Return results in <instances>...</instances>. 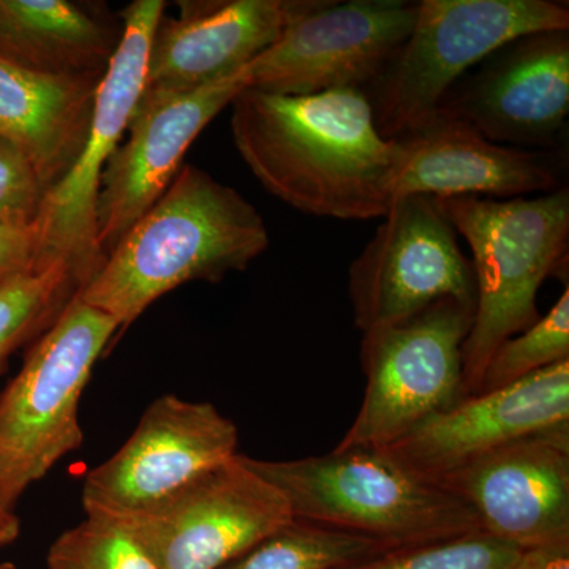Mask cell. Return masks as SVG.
<instances>
[{
	"label": "cell",
	"instance_id": "1",
	"mask_svg": "<svg viewBox=\"0 0 569 569\" xmlns=\"http://www.w3.org/2000/svg\"><path fill=\"white\" fill-rule=\"evenodd\" d=\"M230 107L236 151L269 193L309 216L383 219L396 198L399 146L378 132L365 92L246 88Z\"/></svg>",
	"mask_w": 569,
	"mask_h": 569
},
{
	"label": "cell",
	"instance_id": "2",
	"mask_svg": "<svg viewBox=\"0 0 569 569\" xmlns=\"http://www.w3.org/2000/svg\"><path fill=\"white\" fill-rule=\"evenodd\" d=\"M268 247L263 217L249 200L200 168L182 164L78 296L123 331L163 295L193 280L217 283L246 271Z\"/></svg>",
	"mask_w": 569,
	"mask_h": 569
},
{
	"label": "cell",
	"instance_id": "3",
	"mask_svg": "<svg viewBox=\"0 0 569 569\" xmlns=\"http://www.w3.org/2000/svg\"><path fill=\"white\" fill-rule=\"evenodd\" d=\"M471 250L477 307L462 350L463 399L477 396L490 356L539 320L538 291L568 271L569 189L535 197L438 198Z\"/></svg>",
	"mask_w": 569,
	"mask_h": 569
},
{
	"label": "cell",
	"instance_id": "4",
	"mask_svg": "<svg viewBox=\"0 0 569 569\" xmlns=\"http://www.w3.org/2000/svg\"><path fill=\"white\" fill-rule=\"evenodd\" d=\"M246 462L287 498L295 519L392 548L481 530L477 515L460 498L403 466L385 448H336L329 455L296 460L246 456Z\"/></svg>",
	"mask_w": 569,
	"mask_h": 569
},
{
	"label": "cell",
	"instance_id": "5",
	"mask_svg": "<svg viewBox=\"0 0 569 569\" xmlns=\"http://www.w3.org/2000/svg\"><path fill=\"white\" fill-rule=\"evenodd\" d=\"M119 331L114 318L77 293L33 340L0 395V500L7 508L14 509L26 490L81 448L82 392Z\"/></svg>",
	"mask_w": 569,
	"mask_h": 569
},
{
	"label": "cell",
	"instance_id": "6",
	"mask_svg": "<svg viewBox=\"0 0 569 569\" xmlns=\"http://www.w3.org/2000/svg\"><path fill=\"white\" fill-rule=\"evenodd\" d=\"M569 31L552 0H421L407 40L365 92L378 132L402 137L437 111L449 89L498 48L529 33Z\"/></svg>",
	"mask_w": 569,
	"mask_h": 569
},
{
	"label": "cell",
	"instance_id": "7",
	"mask_svg": "<svg viewBox=\"0 0 569 569\" xmlns=\"http://www.w3.org/2000/svg\"><path fill=\"white\" fill-rule=\"evenodd\" d=\"M475 307L441 299L407 320L362 332L365 400L337 448H387L463 399L462 350Z\"/></svg>",
	"mask_w": 569,
	"mask_h": 569
},
{
	"label": "cell",
	"instance_id": "8",
	"mask_svg": "<svg viewBox=\"0 0 569 569\" xmlns=\"http://www.w3.org/2000/svg\"><path fill=\"white\" fill-rule=\"evenodd\" d=\"M163 11L162 0H137L122 11L121 41L97 89L88 138L67 174L48 190L36 223L37 268L66 264L80 290L104 263L97 238L100 182L144 89L149 44Z\"/></svg>",
	"mask_w": 569,
	"mask_h": 569
},
{
	"label": "cell",
	"instance_id": "9",
	"mask_svg": "<svg viewBox=\"0 0 569 569\" xmlns=\"http://www.w3.org/2000/svg\"><path fill=\"white\" fill-rule=\"evenodd\" d=\"M348 296L361 332L417 316L447 298L477 302L470 258L440 201L397 197L348 269Z\"/></svg>",
	"mask_w": 569,
	"mask_h": 569
},
{
	"label": "cell",
	"instance_id": "10",
	"mask_svg": "<svg viewBox=\"0 0 569 569\" xmlns=\"http://www.w3.org/2000/svg\"><path fill=\"white\" fill-rule=\"evenodd\" d=\"M290 505L244 455L118 522L159 569H219L293 520Z\"/></svg>",
	"mask_w": 569,
	"mask_h": 569
},
{
	"label": "cell",
	"instance_id": "11",
	"mask_svg": "<svg viewBox=\"0 0 569 569\" xmlns=\"http://www.w3.org/2000/svg\"><path fill=\"white\" fill-rule=\"evenodd\" d=\"M418 2L320 0L246 67L247 88L277 96L366 92L417 20Z\"/></svg>",
	"mask_w": 569,
	"mask_h": 569
},
{
	"label": "cell",
	"instance_id": "12",
	"mask_svg": "<svg viewBox=\"0 0 569 569\" xmlns=\"http://www.w3.org/2000/svg\"><path fill=\"white\" fill-rule=\"evenodd\" d=\"M238 427L212 403L164 395L146 408L129 440L89 471L86 518L122 520L174 496L238 456Z\"/></svg>",
	"mask_w": 569,
	"mask_h": 569
},
{
	"label": "cell",
	"instance_id": "13",
	"mask_svg": "<svg viewBox=\"0 0 569 569\" xmlns=\"http://www.w3.org/2000/svg\"><path fill=\"white\" fill-rule=\"evenodd\" d=\"M475 69L449 89L437 110L498 144L530 151L559 144L569 114V31L519 37Z\"/></svg>",
	"mask_w": 569,
	"mask_h": 569
},
{
	"label": "cell",
	"instance_id": "14",
	"mask_svg": "<svg viewBox=\"0 0 569 569\" xmlns=\"http://www.w3.org/2000/svg\"><path fill=\"white\" fill-rule=\"evenodd\" d=\"M246 88L244 69L189 92L142 89L129 137L112 153L100 182L97 238L104 260L173 182L198 134Z\"/></svg>",
	"mask_w": 569,
	"mask_h": 569
},
{
	"label": "cell",
	"instance_id": "15",
	"mask_svg": "<svg viewBox=\"0 0 569 569\" xmlns=\"http://www.w3.org/2000/svg\"><path fill=\"white\" fill-rule=\"evenodd\" d=\"M433 482L520 552L569 539V430L512 441Z\"/></svg>",
	"mask_w": 569,
	"mask_h": 569
},
{
	"label": "cell",
	"instance_id": "16",
	"mask_svg": "<svg viewBox=\"0 0 569 569\" xmlns=\"http://www.w3.org/2000/svg\"><path fill=\"white\" fill-rule=\"evenodd\" d=\"M561 430H569V361L507 388L467 397L385 449L436 481L512 441Z\"/></svg>",
	"mask_w": 569,
	"mask_h": 569
},
{
	"label": "cell",
	"instance_id": "17",
	"mask_svg": "<svg viewBox=\"0 0 569 569\" xmlns=\"http://www.w3.org/2000/svg\"><path fill=\"white\" fill-rule=\"evenodd\" d=\"M320 0H183L160 18L146 91L189 92L244 70Z\"/></svg>",
	"mask_w": 569,
	"mask_h": 569
},
{
	"label": "cell",
	"instance_id": "18",
	"mask_svg": "<svg viewBox=\"0 0 569 569\" xmlns=\"http://www.w3.org/2000/svg\"><path fill=\"white\" fill-rule=\"evenodd\" d=\"M395 140L396 198L419 193L512 200L563 187L559 153L498 144L445 111L437 110Z\"/></svg>",
	"mask_w": 569,
	"mask_h": 569
},
{
	"label": "cell",
	"instance_id": "19",
	"mask_svg": "<svg viewBox=\"0 0 569 569\" xmlns=\"http://www.w3.org/2000/svg\"><path fill=\"white\" fill-rule=\"evenodd\" d=\"M100 81L36 73L0 58V138L31 159L48 190L80 156Z\"/></svg>",
	"mask_w": 569,
	"mask_h": 569
},
{
	"label": "cell",
	"instance_id": "20",
	"mask_svg": "<svg viewBox=\"0 0 569 569\" xmlns=\"http://www.w3.org/2000/svg\"><path fill=\"white\" fill-rule=\"evenodd\" d=\"M122 29L71 0H0V58L52 77L102 80Z\"/></svg>",
	"mask_w": 569,
	"mask_h": 569
},
{
	"label": "cell",
	"instance_id": "21",
	"mask_svg": "<svg viewBox=\"0 0 569 569\" xmlns=\"http://www.w3.org/2000/svg\"><path fill=\"white\" fill-rule=\"evenodd\" d=\"M392 549L362 535L293 519L219 569H355Z\"/></svg>",
	"mask_w": 569,
	"mask_h": 569
},
{
	"label": "cell",
	"instance_id": "22",
	"mask_svg": "<svg viewBox=\"0 0 569 569\" xmlns=\"http://www.w3.org/2000/svg\"><path fill=\"white\" fill-rule=\"evenodd\" d=\"M80 291L62 263L0 280V370L14 351L43 335Z\"/></svg>",
	"mask_w": 569,
	"mask_h": 569
},
{
	"label": "cell",
	"instance_id": "23",
	"mask_svg": "<svg viewBox=\"0 0 569 569\" xmlns=\"http://www.w3.org/2000/svg\"><path fill=\"white\" fill-rule=\"evenodd\" d=\"M569 361V288L537 323L509 337L490 356L478 395L497 391L539 370Z\"/></svg>",
	"mask_w": 569,
	"mask_h": 569
},
{
	"label": "cell",
	"instance_id": "24",
	"mask_svg": "<svg viewBox=\"0 0 569 569\" xmlns=\"http://www.w3.org/2000/svg\"><path fill=\"white\" fill-rule=\"evenodd\" d=\"M48 569L159 568L118 522L84 518L52 542Z\"/></svg>",
	"mask_w": 569,
	"mask_h": 569
},
{
	"label": "cell",
	"instance_id": "25",
	"mask_svg": "<svg viewBox=\"0 0 569 569\" xmlns=\"http://www.w3.org/2000/svg\"><path fill=\"white\" fill-rule=\"evenodd\" d=\"M520 553L486 531L389 550L355 569H508Z\"/></svg>",
	"mask_w": 569,
	"mask_h": 569
},
{
	"label": "cell",
	"instance_id": "26",
	"mask_svg": "<svg viewBox=\"0 0 569 569\" xmlns=\"http://www.w3.org/2000/svg\"><path fill=\"white\" fill-rule=\"evenodd\" d=\"M47 192L31 159L17 144L0 138V227H33Z\"/></svg>",
	"mask_w": 569,
	"mask_h": 569
},
{
	"label": "cell",
	"instance_id": "27",
	"mask_svg": "<svg viewBox=\"0 0 569 569\" xmlns=\"http://www.w3.org/2000/svg\"><path fill=\"white\" fill-rule=\"evenodd\" d=\"M39 239L36 224L28 228L0 227V280L37 268Z\"/></svg>",
	"mask_w": 569,
	"mask_h": 569
},
{
	"label": "cell",
	"instance_id": "28",
	"mask_svg": "<svg viewBox=\"0 0 569 569\" xmlns=\"http://www.w3.org/2000/svg\"><path fill=\"white\" fill-rule=\"evenodd\" d=\"M508 569H569V539L522 550Z\"/></svg>",
	"mask_w": 569,
	"mask_h": 569
},
{
	"label": "cell",
	"instance_id": "29",
	"mask_svg": "<svg viewBox=\"0 0 569 569\" xmlns=\"http://www.w3.org/2000/svg\"><path fill=\"white\" fill-rule=\"evenodd\" d=\"M21 522L13 509H9L0 500V548L11 545L20 537Z\"/></svg>",
	"mask_w": 569,
	"mask_h": 569
},
{
	"label": "cell",
	"instance_id": "30",
	"mask_svg": "<svg viewBox=\"0 0 569 569\" xmlns=\"http://www.w3.org/2000/svg\"><path fill=\"white\" fill-rule=\"evenodd\" d=\"M0 569H20L17 565L7 563V561H0Z\"/></svg>",
	"mask_w": 569,
	"mask_h": 569
}]
</instances>
